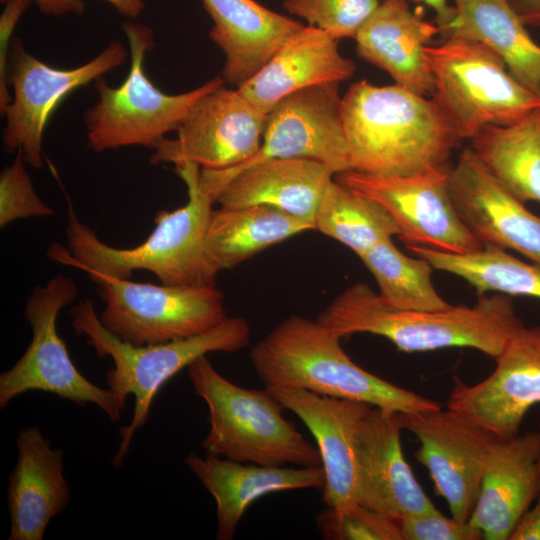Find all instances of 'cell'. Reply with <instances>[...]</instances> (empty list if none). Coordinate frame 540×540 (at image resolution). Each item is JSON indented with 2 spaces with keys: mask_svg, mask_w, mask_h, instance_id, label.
Segmentation results:
<instances>
[{
  "mask_svg": "<svg viewBox=\"0 0 540 540\" xmlns=\"http://www.w3.org/2000/svg\"><path fill=\"white\" fill-rule=\"evenodd\" d=\"M192 386L207 404V454L266 466H321L313 446L283 417V404L268 389L240 387L222 376L206 355L188 367Z\"/></svg>",
  "mask_w": 540,
  "mask_h": 540,
  "instance_id": "8992f818",
  "label": "cell"
},
{
  "mask_svg": "<svg viewBox=\"0 0 540 540\" xmlns=\"http://www.w3.org/2000/svg\"><path fill=\"white\" fill-rule=\"evenodd\" d=\"M430 7L436 15V24L440 28V32L447 34L451 23L455 17L453 5H450L447 0H417Z\"/></svg>",
  "mask_w": 540,
  "mask_h": 540,
  "instance_id": "ab89813d",
  "label": "cell"
},
{
  "mask_svg": "<svg viewBox=\"0 0 540 540\" xmlns=\"http://www.w3.org/2000/svg\"><path fill=\"white\" fill-rule=\"evenodd\" d=\"M540 426V425H539Z\"/></svg>",
  "mask_w": 540,
  "mask_h": 540,
  "instance_id": "7bdbcfd3",
  "label": "cell"
},
{
  "mask_svg": "<svg viewBox=\"0 0 540 540\" xmlns=\"http://www.w3.org/2000/svg\"><path fill=\"white\" fill-rule=\"evenodd\" d=\"M128 52L115 40L86 63L64 69L41 61L27 52L19 38H13L9 55L11 101L1 113L5 117V151L20 153L26 164L41 168L44 133L54 110L73 91L120 67Z\"/></svg>",
  "mask_w": 540,
  "mask_h": 540,
  "instance_id": "8fae6325",
  "label": "cell"
},
{
  "mask_svg": "<svg viewBox=\"0 0 540 540\" xmlns=\"http://www.w3.org/2000/svg\"><path fill=\"white\" fill-rule=\"evenodd\" d=\"M317 320L340 338L370 333L385 337L407 353L467 347L493 359L523 324L508 295L483 294L471 307L402 310L386 303L362 282L336 296Z\"/></svg>",
  "mask_w": 540,
  "mask_h": 540,
  "instance_id": "3957f363",
  "label": "cell"
},
{
  "mask_svg": "<svg viewBox=\"0 0 540 540\" xmlns=\"http://www.w3.org/2000/svg\"><path fill=\"white\" fill-rule=\"evenodd\" d=\"M449 190L459 217L483 247L514 250L540 266V217L511 195L471 148L449 168Z\"/></svg>",
  "mask_w": 540,
  "mask_h": 540,
  "instance_id": "e0dca14e",
  "label": "cell"
},
{
  "mask_svg": "<svg viewBox=\"0 0 540 540\" xmlns=\"http://www.w3.org/2000/svg\"><path fill=\"white\" fill-rule=\"evenodd\" d=\"M403 429L416 436L417 460L451 516L468 522L479 497L485 461L497 439L470 418L449 407L398 413Z\"/></svg>",
  "mask_w": 540,
  "mask_h": 540,
  "instance_id": "5bb4252c",
  "label": "cell"
},
{
  "mask_svg": "<svg viewBox=\"0 0 540 540\" xmlns=\"http://www.w3.org/2000/svg\"><path fill=\"white\" fill-rule=\"evenodd\" d=\"M352 170L411 175L447 165L461 140L433 99L361 80L341 99Z\"/></svg>",
  "mask_w": 540,
  "mask_h": 540,
  "instance_id": "7a4b0ae2",
  "label": "cell"
},
{
  "mask_svg": "<svg viewBox=\"0 0 540 540\" xmlns=\"http://www.w3.org/2000/svg\"><path fill=\"white\" fill-rule=\"evenodd\" d=\"M526 26H540V0H508Z\"/></svg>",
  "mask_w": 540,
  "mask_h": 540,
  "instance_id": "60d3db41",
  "label": "cell"
},
{
  "mask_svg": "<svg viewBox=\"0 0 540 540\" xmlns=\"http://www.w3.org/2000/svg\"><path fill=\"white\" fill-rule=\"evenodd\" d=\"M268 389L315 438L325 475L322 499L326 507L339 509L360 503L356 431L373 406L298 388Z\"/></svg>",
  "mask_w": 540,
  "mask_h": 540,
  "instance_id": "d6986e66",
  "label": "cell"
},
{
  "mask_svg": "<svg viewBox=\"0 0 540 540\" xmlns=\"http://www.w3.org/2000/svg\"><path fill=\"white\" fill-rule=\"evenodd\" d=\"M378 285V294L402 310H442L451 305L436 291L432 265L396 248L392 239L379 242L359 257Z\"/></svg>",
  "mask_w": 540,
  "mask_h": 540,
  "instance_id": "1f68e13d",
  "label": "cell"
},
{
  "mask_svg": "<svg viewBox=\"0 0 540 540\" xmlns=\"http://www.w3.org/2000/svg\"><path fill=\"white\" fill-rule=\"evenodd\" d=\"M108 2L120 15L133 20L143 12L145 0H104Z\"/></svg>",
  "mask_w": 540,
  "mask_h": 540,
  "instance_id": "b9f144b4",
  "label": "cell"
},
{
  "mask_svg": "<svg viewBox=\"0 0 540 540\" xmlns=\"http://www.w3.org/2000/svg\"><path fill=\"white\" fill-rule=\"evenodd\" d=\"M340 340L318 320L292 315L252 347L250 360L267 388H298L398 413L441 407L364 370L346 354Z\"/></svg>",
  "mask_w": 540,
  "mask_h": 540,
  "instance_id": "277c9868",
  "label": "cell"
},
{
  "mask_svg": "<svg viewBox=\"0 0 540 540\" xmlns=\"http://www.w3.org/2000/svg\"><path fill=\"white\" fill-rule=\"evenodd\" d=\"M432 99L460 139L488 125L513 124L540 107V96L520 84L504 61L476 41L457 36L428 45Z\"/></svg>",
  "mask_w": 540,
  "mask_h": 540,
  "instance_id": "ba28073f",
  "label": "cell"
},
{
  "mask_svg": "<svg viewBox=\"0 0 540 540\" xmlns=\"http://www.w3.org/2000/svg\"><path fill=\"white\" fill-rule=\"evenodd\" d=\"M26 162L16 153L13 162L0 173V227L19 219L51 217L54 209L36 192L26 170Z\"/></svg>",
  "mask_w": 540,
  "mask_h": 540,
  "instance_id": "e575fe53",
  "label": "cell"
},
{
  "mask_svg": "<svg viewBox=\"0 0 540 540\" xmlns=\"http://www.w3.org/2000/svg\"><path fill=\"white\" fill-rule=\"evenodd\" d=\"M16 446L17 461L8 485V540H42L49 522L71 498L63 475V451L52 448L36 426L20 430Z\"/></svg>",
  "mask_w": 540,
  "mask_h": 540,
  "instance_id": "7402d4cb",
  "label": "cell"
},
{
  "mask_svg": "<svg viewBox=\"0 0 540 540\" xmlns=\"http://www.w3.org/2000/svg\"><path fill=\"white\" fill-rule=\"evenodd\" d=\"M455 17L447 36L481 43L497 54L510 74L540 96V46L508 0H453Z\"/></svg>",
  "mask_w": 540,
  "mask_h": 540,
  "instance_id": "4316f807",
  "label": "cell"
},
{
  "mask_svg": "<svg viewBox=\"0 0 540 540\" xmlns=\"http://www.w3.org/2000/svg\"><path fill=\"white\" fill-rule=\"evenodd\" d=\"M449 166L402 175H373L349 170L336 175L347 188L382 205L407 245L453 254L483 248L459 217L449 190Z\"/></svg>",
  "mask_w": 540,
  "mask_h": 540,
  "instance_id": "7c38bea8",
  "label": "cell"
},
{
  "mask_svg": "<svg viewBox=\"0 0 540 540\" xmlns=\"http://www.w3.org/2000/svg\"><path fill=\"white\" fill-rule=\"evenodd\" d=\"M380 0H284L283 7L337 41L355 38Z\"/></svg>",
  "mask_w": 540,
  "mask_h": 540,
  "instance_id": "d6a6232c",
  "label": "cell"
},
{
  "mask_svg": "<svg viewBox=\"0 0 540 540\" xmlns=\"http://www.w3.org/2000/svg\"><path fill=\"white\" fill-rule=\"evenodd\" d=\"M338 85H316L283 98L266 113L257 154L221 171L231 174L270 158L314 160L328 166L335 176L352 170Z\"/></svg>",
  "mask_w": 540,
  "mask_h": 540,
  "instance_id": "2e32d148",
  "label": "cell"
},
{
  "mask_svg": "<svg viewBox=\"0 0 540 540\" xmlns=\"http://www.w3.org/2000/svg\"><path fill=\"white\" fill-rule=\"evenodd\" d=\"M471 149L493 177L522 203L540 202V107L505 126L488 125Z\"/></svg>",
  "mask_w": 540,
  "mask_h": 540,
  "instance_id": "f1b7e54d",
  "label": "cell"
},
{
  "mask_svg": "<svg viewBox=\"0 0 540 540\" xmlns=\"http://www.w3.org/2000/svg\"><path fill=\"white\" fill-rule=\"evenodd\" d=\"M185 464L214 497L217 507L218 540L233 539L247 508L273 492L323 489L322 466L287 467L236 462L207 454H189Z\"/></svg>",
  "mask_w": 540,
  "mask_h": 540,
  "instance_id": "cb8c5ba5",
  "label": "cell"
},
{
  "mask_svg": "<svg viewBox=\"0 0 540 540\" xmlns=\"http://www.w3.org/2000/svg\"><path fill=\"white\" fill-rule=\"evenodd\" d=\"M70 314L74 332L86 337L99 358L112 359L113 367L106 374V385L119 408H125L129 395L135 398L131 422L119 431L121 442L113 458L115 467L124 462L136 430L146 423L155 395L169 379L201 356L211 352L235 353L246 347L250 340L247 320L227 317L212 329L193 337L138 346L108 331L91 299L79 301Z\"/></svg>",
  "mask_w": 540,
  "mask_h": 540,
  "instance_id": "5b68a950",
  "label": "cell"
},
{
  "mask_svg": "<svg viewBox=\"0 0 540 540\" xmlns=\"http://www.w3.org/2000/svg\"><path fill=\"white\" fill-rule=\"evenodd\" d=\"M402 430L398 412L371 407L355 439L360 504L398 522L436 508L405 460Z\"/></svg>",
  "mask_w": 540,
  "mask_h": 540,
  "instance_id": "ac0fdd59",
  "label": "cell"
},
{
  "mask_svg": "<svg viewBox=\"0 0 540 540\" xmlns=\"http://www.w3.org/2000/svg\"><path fill=\"white\" fill-rule=\"evenodd\" d=\"M440 32L413 12L406 0H382L355 36L358 55L415 93L433 95L434 79L425 48Z\"/></svg>",
  "mask_w": 540,
  "mask_h": 540,
  "instance_id": "603a6c76",
  "label": "cell"
},
{
  "mask_svg": "<svg viewBox=\"0 0 540 540\" xmlns=\"http://www.w3.org/2000/svg\"><path fill=\"white\" fill-rule=\"evenodd\" d=\"M540 430L496 439L488 452L478 500L469 522L483 539L509 540L538 487Z\"/></svg>",
  "mask_w": 540,
  "mask_h": 540,
  "instance_id": "ffe728a7",
  "label": "cell"
},
{
  "mask_svg": "<svg viewBox=\"0 0 540 540\" xmlns=\"http://www.w3.org/2000/svg\"><path fill=\"white\" fill-rule=\"evenodd\" d=\"M0 16V111L5 110L11 101L9 86V55L13 33L17 23L32 0H4Z\"/></svg>",
  "mask_w": 540,
  "mask_h": 540,
  "instance_id": "8d00e7d4",
  "label": "cell"
},
{
  "mask_svg": "<svg viewBox=\"0 0 540 540\" xmlns=\"http://www.w3.org/2000/svg\"><path fill=\"white\" fill-rule=\"evenodd\" d=\"M407 248L434 269L464 279L479 295L495 292L540 299V266L523 262L507 250L484 246L472 253L453 254L418 245Z\"/></svg>",
  "mask_w": 540,
  "mask_h": 540,
  "instance_id": "f546056e",
  "label": "cell"
},
{
  "mask_svg": "<svg viewBox=\"0 0 540 540\" xmlns=\"http://www.w3.org/2000/svg\"><path fill=\"white\" fill-rule=\"evenodd\" d=\"M354 62L341 55L337 40L314 27L303 26L272 58L238 89L260 111L305 88L340 83L352 77Z\"/></svg>",
  "mask_w": 540,
  "mask_h": 540,
  "instance_id": "d4e9b609",
  "label": "cell"
},
{
  "mask_svg": "<svg viewBox=\"0 0 540 540\" xmlns=\"http://www.w3.org/2000/svg\"><path fill=\"white\" fill-rule=\"evenodd\" d=\"M213 25L209 38L222 50V78L239 88L304 25L255 0H201Z\"/></svg>",
  "mask_w": 540,
  "mask_h": 540,
  "instance_id": "484cf974",
  "label": "cell"
},
{
  "mask_svg": "<svg viewBox=\"0 0 540 540\" xmlns=\"http://www.w3.org/2000/svg\"><path fill=\"white\" fill-rule=\"evenodd\" d=\"M74 280L64 274L50 278L30 293L24 315L32 339L23 355L0 375V408L29 391L54 394L80 406L93 403L114 422L121 418L115 397L82 375L72 362L66 344L57 332L60 312L77 298Z\"/></svg>",
  "mask_w": 540,
  "mask_h": 540,
  "instance_id": "30bf717a",
  "label": "cell"
},
{
  "mask_svg": "<svg viewBox=\"0 0 540 540\" xmlns=\"http://www.w3.org/2000/svg\"><path fill=\"white\" fill-rule=\"evenodd\" d=\"M122 29L130 53L127 77L117 87L98 79V99L84 116L88 145L96 152L130 146L153 149L178 130L203 95L225 83L217 76L184 93L160 90L144 70L146 55L155 44L152 29L133 20L124 22Z\"/></svg>",
  "mask_w": 540,
  "mask_h": 540,
  "instance_id": "52a82bcc",
  "label": "cell"
},
{
  "mask_svg": "<svg viewBox=\"0 0 540 540\" xmlns=\"http://www.w3.org/2000/svg\"><path fill=\"white\" fill-rule=\"evenodd\" d=\"M265 116L238 88L221 85L196 102L175 138L166 137L152 149L149 162H191L208 170L236 167L259 151Z\"/></svg>",
  "mask_w": 540,
  "mask_h": 540,
  "instance_id": "4fadbf2b",
  "label": "cell"
},
{
  "mask_svg": "<svg viewBox=\"0 0 540 540\" xmlns=\"http://www.w3.org/2000/svg\"><path fill=\"white\" fill-rule=\"evenodd\" d=\"M104 303L101 323L119 339L149 345L202 334L228 316L215 284L170 286L86 271Z\"/></svg>",
  "mask_w": 540,
  "mask_h": 540,
  "instance_id": "9c48e42d",
  "label": "cell"
},
{
  "mask_svg": "<svg viewBox=\"0 0 540 540\" xmlns=\"http://www.w3.org/2000/svg\"><path fill=\"white\" fill-rule=\"evenodd\" d=\"M402 540H479L480 529L469 521L447 517L437 508L414 513L399 521Z\"/></svg>",
  "mask_w": 540,
  "mask_h": 540,
  "instance_id": "d590c367",
  "label": "cell"
},
{
  "mask_svg": "<svg viewBox=\"0 0 540 540\" xmlns=\"http://www.w3.org/2000/svg\"><path fill=\"white\" fill-rule=\"evenodd\" d=\"M205 170L218 190L216 203L221 207L269 205L313 224L335 176L328 166L300 158H270L231 174Z\"/></svg>",
  "mask_w": 540,
  "mask_h": 540,
  "instance_id": "44dd1931",
  "label": "cell"
},
{
  "mask_svg": "<svg viewBox=\"0 0 540 540\" xmlns=\"http://www.w3.org/2000/svg\"><path fill=\"white\" fill-rule=\"evenodd\" d=\"M316 523L329 540H402L398 521L360 503L327 507L317 515Z\"/></svg>",
  "mask_w": 540,
  "mask_h": 540,
  "instance_id": "836d02e7",
  "label": "cell"
},
{
  "mask_svg": "<svg viewBox=\"0 0 540 540\" xmlns=\"http://www.w3.org/2000/svg\"><path fill=\"white\" fill-rule=\"evenodd\" d=\"M509 540H540V461L535 499L517 524Z\"/></svg>",
  "mask_w": 540,
  "mask_h": 540,
  "instance_id": "74e56055",
  "label": "cell"
},
{
  "mask_svg": "<svg viewBox=\"0 0 540 540\" xmlns=\"http://www.w3.org/2000/svg\"><path fill=\"white\" fill-rule=\"evenodd\" d=\"M484 380L467 385L457 376L447 407L501 440L520 434L528 411L540 404V325L522 324L495 359Z\"/></svg>",
  "mask_w": 540,
  "mask_h": 540,
  "instance_id": "9a60e30c",
  "label": "cell"
},
{
  "mask_svg": "<svg viewBox=\"0 0 540 540\" xmlns=\"http://www.w3.org/2000/svg\"><path fill=\"white\" fill-rule=\"evenodd\" d=\"M32 2L47 15H80L85 11L84 0H32Z\"/></svg>",
  "mask_w": 540,
  "mask_h": 540,
  "instance_id": "f35d334b",
  "label": "cell"
},
{
  "mask_svg": "<svg viewBox=\"0 0 540 540\" xmlns=\"http://www.w3.org/2000/svg\"><path fill=\"white\" fill-rule=\"evenodd\" d=\"M315 230L312 222L269 205L213 209L204 241L205 256L217 274L291 236Z\"/></svg>",
  "mask_w": 540,
  "mask_h": 540,
  "instance_id": "83f0119b",
  "label": "cell"
},
{
  "mask_svg": "<svg viewBox=\"0 0 540 540\" xmlns=\"http://www.w3.org/2000/svg\"><path fill=\"white\" fill-rule=\"evenodd\" d=\"M187 188V203L155 217L151 234L139 245L117 248L101 241L96 232L82 222L71 203L66 222L67 247L52 243L47 257L78 270L96 271L130 279L135 271L153 273L160 283L170 286L215 284L217 274L205 256L204 241L216 195L191 162L174 165Z\"/></svg>",
  "mask_w": 540,
  "mask_h": 540,
  "instance_id": "6da1fadb",
  "label": "cell"
},
{
  "mask_svg": "<svg viewBox=\"0 0 540 540\" xmlns=\"http://www.w3.org/2000/svg\"><path fill=\"white\" fill-rule=\"evenodd\" d=\"M315 230L340 242L358 257L381 241L400 235L389 212L378 202L333 179L314 217Z\"/></svg>",
  "mask_w": 540,
  "mask_h": 540,
  "instance_id": "4dcf8cb0",
  "label": "cell"
}]
</instances>
